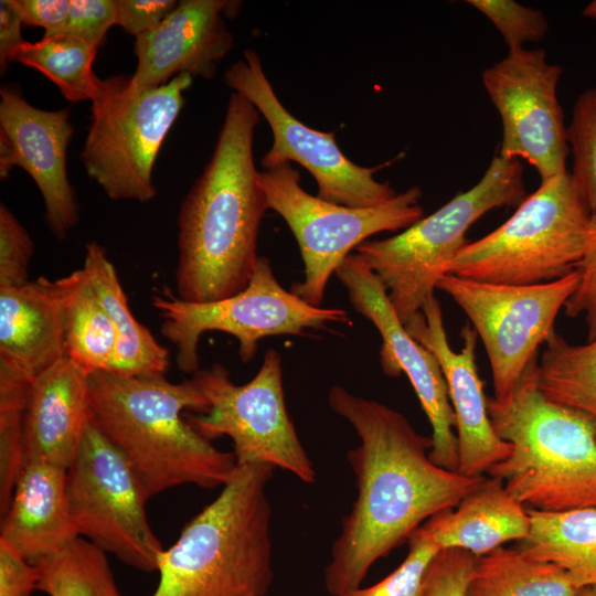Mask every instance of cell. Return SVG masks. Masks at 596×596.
<instances>
[{"mask_svg":"<svg viewBox=\"0 0 596 596\" xmlns=\"http://www.w3.org/2000/svg\"><path fill=\"white\" fill-rule=\"evenodd\" d=\"M328 405L347 419L360 443L347 458L356 497L341 521L324 568L331 596H350L372 565L425 520L454 509L486 479L437 466L429 457L430 436L421 435L400 412L333 385Z\"/></svg>","mask_w":596,"mask_h":596,"instance_id":"1","label":"cell"},{"mask_svg":"<svg viewBox=\"0 0 596 596\" xmlns=\"http://www.w3.org/2000/svg\"><path fill=\"white\" fill-rule=\"evenodd\" d=\"M259 113L233 92L214 151L181 203L178 216V297L207 302L249 283L259 227L269 209L255 167Z\"/></svg>","mask_w":596,"mask_h":596,"instance_id":"2","label":"cell"},{"mask_svg":"<svg viewBox=\"0 0 596 596\" xmlns=\"http://www.w3.org/2000/svg\"><path fill=\"white\" fill-rule=\"evenodd\" d=\"M91 422L125 455L151 497L182 485L224 486L236 469L233 453L217 449L183 412L204 414L209 402L192 377L166 374L88 375Z\"/></svg>","mask_w":596,"mask_h":596,"instance_id":"3","label":"cell"},{"mask_svg":"<svg viewBox=\"0 0 596 596\" xmlns=\"http://www.w3.org/2000/svg\"><path fill=\"white\" fill-rule=\"evenodd\" d=\"M275 468L237 465L220 494L159 557L151 596H265L273 583L272 507Z\"/></svg>","mask_w":596,"mask_h":596,"instance_id":"4","label":"cell"},{"mask_svg":"<svg viewBox=\"0 0 596 596\" xmlns=\"http://www.w3.org/2000/svg\"><path fill=\"white\" fill-rule=\"evenodd\" d=\"M533 360L503 401L488 397L497 435L512 449L488 475L525 508L564 512L596 508V435L581 416L547 401Z\"/></svg>","mask_w":596,"mask_h":596,"instance_id":"5","label":"cell"},{"mask_svg":"<svg viewBox=\"0 0 596 596\" xmlns=\"http://www.w3.org/2000/svg\"><path fill=\"white\" fill-rule=\"evenodd\" d=\"M596 240V222L568 171L525 196L503 224L461 248L447 274L533 285L574 272Z\"/></svg>","mask_w":596,"mask_h":596,"instance_id":"6","label":"cell"},{"mask_svg":"<svg viewBox=\"0 0 596 596\" xmlns=\"http://www.w3.org/2000/svg\"><path fill=\"white\" fill-rule=\"evenodd\" d=\"M524 198L522 163L498 153L472 188L400 234L365 241L354 251L381 279L405 326L435 295L438 281L468 244L469 227L489 211L518 206Z\"/></svg>","mask_w":596,"mask_h":596,"instance_id":"7","label":"cell"},{"mask_svg":"<svg viewBox=\"0 0 596 596\" xmlns=\"http://www.w3.org/2000/svg\"><path fill=\"white\" fill-rule=\"evenodd\" d=\"M192 81L180 74L157 88L135 91L129 76L100 79L81 159L108 198L145 203L156 196L153 167Z\"/></svg>","mask_w":596,"mask_h":596,"instance_id":"8","label":"cell"},{"mask_svg":"<svg viewBox=\"0 0 596 596\" xmlns=\"http://www.w3.org/2000/svg\"><path fill=\"white\" fill-rule=\"evenodd\" d=\"M259 179L268 207L287 223L304 262V280L294 283L290 291L316 307H321L331 275L353 249L374 234L404 231L424 215L418 187L361 209L309 194L291 163L259 171Z\"/></svg>","mask_w":596,"mask_h":596,"instance_id":"9","label":"cell"},{"mask_svg":"<svg viewBox=\"0 0 596 596\" xmlns=\"http://www.w3.org/2000/svg\"><path fill=\"white\" fill-rule=\"evenodd\" d=\"M152 306L162 318L161 334L177 348L178 369L193 374L200 370L199 341L207 331L235 337L240 358L247 363L265 337L302 334L330 322L351 323L345 310L311 306L286 290L264 256H258L248 285L231 297L192 302L164 294L155 296Z\"/></svg>","mask_w":596,"mask_h":596,"instance_id":"10","label":"cell"},{"mask_svg":"<svg viewBox=\"0 0 596 596\" xmlns=\"http://www.w3.org/2000/svg\"><path fill=\"white\" fill-rule=\"evenodd\" d=\"M209 402L204 414L187 416L192 427L212 440L228 436L237 465L266 464L289 471L305 483L316 481L285 404L280 354L265 352L262 365L245 384L232 382L221 364L193 374Z\"/></svg>","mask_w":596,"mask_h":596,"instance_id":"11","label":"cell"},{"mask_svg":"<svg viewBox=\"0 0 596 596\" xmlns=\"http://www.w3.org/2000/svg\"><path fill=\"white\" fill-rule=\"evenodd\" d=\"M66 493L81 538L128 566L158 571L164 549L148 521L149 498L125 455L92 422L67 468Z\"/></svg>","mask_w":596,"mask_h":596,"instance_id":"12","label":"cell"},{"mask_svg":"<svg viewBox=\"0 0 596 596\" xmlns=\"http://www.w3.org/2000/svg\"><path fill=\"white\" fill-rule=\"evenodd\" d=\"M578 272L547 283L509 285L446 274L437 288L462 309L486 349L494 395L505 400L554 330L577 288Z\"/></svg>","mask_w":596,"mask_h":596,"instance_id":"13","label":"cell"},{"mask_svg":"<svg viewBox=\"0 0 596 596\" xmlns=\"http://www.w3.org/2000/svg\"><path fill=\"white\" fill-rule=\"evenodd\" d=\"M243 56L226 70L224 81L255 106L270 127L273 145L262 159L265 170L297 162L317 181V196L349 207L379 206L397 194L387 182L374 178L379 168L361 167L348 159L333 132L308 127L284 107L254 50H245Z\"/></svg>","mask_w":596,"mask_h":596,"instance_id":"14","label":"cell"},{"mask_svg":"<svg viewBox=\"0 0 596 596\" xmlns=\"http://www.w3.org/2000/svg\"><path fill=\"white\" fill-rule=\"evenodd\" d=\"M562 73L544 50L519 47L481 74L502 124L499 155L524 159L541 182L567 171V127L557 98Z\"/></svg>","mask_w":596,"mask_h":596,"instance_id":"15","label":"cell"},{"mask_svg":"<svg viewBox=\"0 0 596 596\" xmlns=\"http://www.w3.org/2000/svg\"><path fill=\"white\" fill-rule=\"evenodd\" d=\"M334 274L354 310L369 319L382 338L379 355L383 372L393 377L404 373L409 380L432 427L430 459L457 471L455 415L436 356L407 332L383 283L356 253H351Z\"/></svg>","mask_w":596,"mask_h":596,"instance_id":"16","label":"cell"},{"mask_svg":"<svg viewBox=\"0 0 596 596\" xmlns=\"http://www.w3.org/2000/svg\"><path fill=\"white\" fill-rule=\"evenodd\" d=\"M75 132L68 109L31 105L18 85L0 88V178L13 167L28 172L40 190L44 220L64 240L79 221V205L67 174V148Z\"/></svg>","mask_w":596,"mask_h":596,"instance_id":"17","label":"cell"},{"mask_svg":"<svg viewBox=\"0 0 596 596\" xmlns=\"http://www.w3.org/2000/svg\"><path fill=\"white\" fill-rule=\"evenodd\" d=\"M405 329L436 356L444 373L455 415L459 458L457 471L470 477L483 476L492 466L508 458L512 447L497 435L489 416L488 397L476 362V331L469 324L464 326L462 348L459 352L454 351L435 295L425 301Z\"/></svg>","mask_w":596,"mask_h":596,"instance_id":"18","label":"cell"},{"mask_svg":"<svg viewBox=\"0 0 596 596\" xmlns=\"http://www.w3.org/2000/svg\"><path fill=\"white\" fill-rule=\"evenodd\" d=\"M240 8V1H178L158 26L136 38L130 87L157 88L180 74L214 77L234 42L223 14L234 17Z\"/></svg>","mask_w":596,"mask_h":596,"instance_id":"19","label":"cell"},{"mask_svg":"<svg viewBox=\"0 0 596 596\" xmlns=\"http://www.w3.org/2000/svg\"><path fill=\"white\" fill-rule=\"evenodd\" d=\"M65 277L0 288V365L34 380L65 356Z\"/></svg>","mask_w":596,"mask_h":596,"instance_id":"20","label":"cell"},{"mask_svg":"<svg viewBox=\"0 0 596 596\" xmlns=\"http://www.w3.org/2000/svg\"><path fill=\"white\" fill-rule=\"evenodd\" d=\"M91 422L88 374L64 356L32 382L24 409V458L68 468Z\"/></svg>","mask_w":596,"mask_h":596,"instance_id":"21","label":"cell"},{"mask_svg":"<svg viewBox=\"0 0 596 596\" xmlns=\"http://www.w3.org/2000/svg\"><path fill=\"white\" fill-rule=\"evenodd\" d=\"M67 469L44 460H28L18 477L0 539L35 564L81 538L72 519Z\"/></svg>","mask_w":596,"mask_h":596,"instance_id":"22","label":"cell"},{"mask_svg":"<svg viewBox=\"0 0 596 596\" xmlns=\"http://www.w3.org/2000/svg\"><path fill=\"white\" fill-rule=\"evenodd\" d=\"M438 545L482 556L509 541L524 540L531 529L528 511L498 478H486L456 508L428 520Z\"/></svg>","mask_w":596,"mask_h":596,"instance_id":"23","label":"cell"},{"mask_svg":"<svg viewBox=\"0 0 596 596\" xmlns=\"http://www.w3.org/2000/svg\"><path fill=\"white\" fill-rule=\"evenodd\" d=\"M82 269L116 330L117 347L108 372L121 376L166 374L168 349L135 318L114 264L97 242L87 243Z\"/></svg>","mask_w":596,"mask_h":596,"instance_id":"24","label":"cell"},{"mask_svg":"<svg viewBox=\"0 0 596 596\" xmlns=\"http://www.w3.org/2000/svg\"><path fill=\"white\" fill-rule=\"evenodd\" d=\"M528 511L530 533L518 550L530 558L560 566L577 588L596 585V508Z\"/></svg>","mask_w":596,"mask_h":596,"instance_id":"25","label":"cell"},{"mask_svg":"<svg viewBox=\"0 0 596 596\" xmlns=\"http://www.w3.org/2000/svg\"><path fill=\"white\" fill-rule=\"evenodd\" d=\"M535 379L547 401L584 418L596 435V339L574 345L552 330L538 360Z\"/></svg>","mask_w":596,"mask_h":596,"instance_id":"26","label":"cell"},{"mask_svg":"<svg viewBox=\"0 0 596 596\" xmlns=\"http://www.w3.org/2000/svg\"><path fill=\"white\" fill-rule=\"evenodd\" d=\"M578 589L560 566L500 546L477 556L466 596H576Z\"/></svg>","mask_w":596,"mask_h":596,"instance_id":"27","label":"cell"},{"mask_svg":"<svg viewBox=\"0 0 596 596\" xmlns=\"http://www.w3.org/2000/svg\"><path fill=\"white\" fill-rule=\"evenodd\" d=\"M65 356L86 374L108 372L117 334L83 269L65 276Z\"/></svg>","mask_w":596,"mask_h":596,"instance_id":"28","label":"cell"},{"mask_svg":"<svg viewBox=\"0 0 596 596\" xmlns=\"http://www.w3.org/2000/svg\"><path fill=\"white\" fill-rule=\"evenodd\" d=\"M98 47L73 35L43 36L24 41L11 54L18 62L34 68L54 83L71 103L92 100L100 78L93 71Z\"/></svg>","mask_w":596,"mask_h":596,"instance_id":"29","label":"cell"},{"mask_svg":"<svg viewBox=\"0 0 596 596\" xmlns=\"http://www.w3.org/2000/svg\"><path fill=\"white\" fill-rule=\"evenodd\" d=\"M34 565L47 596H121L106 553L83 538Z\"/></svg>","mask_w":596,"mask_h":596,"instance_id":"30","label":"cell"},{"mask_svg":"<svg viewBox=\"0 0 596 596\" xmlns=\"http://www.w3.org/2000/svg\"><path fill=\"white\" fill-rule=\"evenodd\" d=\"M32 380L0 366V513L9 508L24 466L23 421Z\"/></svg>","mask_w":596,"mask_h":596,"instance_id":"31","label":"cell"},{"mask_svg":"<svg viewBox=\"0 0 596 596\" xmlns=\"http://www.w3.org/2000/svg\"><path fill=\"white\" fill-rule=\"evenodd\" d=\"M571 175L596 222V88L577 97L567 126Z\"/></svg>","mask_w":596,"mask_h":596,"instance_id":"32","label":"cell"},{"mask_svg":"<svg viewBox=\"0 0 596 596\" xmlns=\"http://www.w3.org/2000/svg\"><path fill=\"white\" fill-rule=\"evenodd\" d=\"M408 545V553L397 568L376 584L360 587L350 596H426L428 568L443 550L428 520L411 534Z\"/></svg>","mask_w":596,"mask_h":596,"instance_id":"33","label":"cell"},{"mask_svg":"<svg viewBox=\"0 0 596 596\" xmlns=\"http://www.w3.org/2000/svg\"><path fill=\"white\" fill-rule=\"evenodd\" d=\"M467 3L492 22L509 50L540 42L549 31V22L540 10L514 0H468Z\"/></svg>","mask_w":596,"mask_h":596,"instance_id":"34","label":"cell"},{"mask_svg":"<svg viewBox=\"0 0 596 596\" xmlns=\"http://www.w3.org/2000/svg\"><path fill=\"white\" fill-rule=\"evenodd\" d=\"M33 242L24 226L3 203L0 204V288L29 281Z\"/></svg>","mask_w":596,"mask_h":596,"instance_id":"35","label":"cell"},{"mask_svg":"<svg viewBox=\"0 0 596 596\" xmlns=\"http://www.w3.org/2000/svg\"><path fill=\"white\" fill-rule=\"evenodd\" d=\"M477 556L460 549H444L426 577V596H466Z\"/></svg>","mask_w":596,"mask_h":596,"instance_id":"36","label":"cell"},{"mask_svg":"<svg viewBox=\"0 0 596 596\" xmlns=\"http://www.w3.org/2000/svg\"><path fill=\"white\" fill-rule=\"evenodd\" d=\"M113 25H116L115 0H71L64 34L79 38L99 49Z\"/></svg>","mask_w":596,"mask_h":596,"instance_id":"37","label":"cell"},{"mask_svg":"<svg viewBox=\"0 0 596 596\" xmlns=\"http://www.w3.org/2000/svg\"><path fill=\"white\" fill-rule=\"evenodd\" d=\"M576 270L579 281L564 306L565 315L571 318L583 315L587 327V340L592 341L596 339V240Z\"/></svg>","mask_w":596,"mask_h":596,"instance_id":"38","label":"cell"},{"mask_svg":"<svg viewBox=\"0 0 596 596\" xmlns=\"http://www.w3.org/2000/svg\"><path fill=\"white\" fill-rule=\"evenodd\" d=\"M177 3L174 0H115L116 25L137 38L158 26Z\"/></svg>","mask_w":596,"mask_h":596,"instance_id":"39","label":"cell"},{"mask_svg":"<svg viewBox=\"0 0 596 596\" xmlns=\"http://www.w3.org/2000/svg\"><path fill=\"white\" fill-rule=\"evenodd\" d=\"M38 582L36 566L0 539V596H32Z\"/></svg>","mask_w":596,"mask_h":596,"instance_id":"40","label":"cell"},{"mask_svg":"<svg viewBox=\"0 0 596 596\" xmlns=\"http://www.w3.org/2000/svg\"><path fill=\"white\" fill-rule=\"evenodd\" d=\"M23 24L41 26L45 36L64 34L71 0H14Z\"/></svg>","mask_w":596,"mask_h":596,"instance_id":"41","label":"cell"},{"mask_svg":"<svg viewBox=\"0 0 596 596\" xmlns=\"http://www.w3.org/2000/svg\"><path fill=\"white\" fill-rule=\"evenodd\" d=\"M23 21L14 0L0 1V68L6 72L12 52L25 40L22 38Z\"/></svg>","mask_w":596,"mask_h":596,"instance_id":"42","label":"cell"},{"mask_svg":"<svg viewBox=\"0 0 596 596\" xmlns=\"http://www.w3.org/2000/svg\"><path fill=\"white\" fill-rule=\"evenodd\" d=\"M582 14L586 18L596 20V0L588 2L583 9Z\"/></svg>","mask_w":596,"mask_h":596,"instance_id":"43","label":"cell"},{"mask_svg":"<svg viewBox=\"0 0 596 596\" xmlns=\"http://www.w3.org/2000/svg\"><path fill=\"white\" fill-rule=\"evenodd\" d=\"M576 596H596V585L579 588Z\"/></svg>","mask_w":596,"mask_h":596,"instance_id":"44","label":"cell"}]
</instances>
